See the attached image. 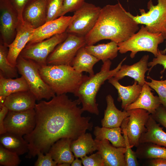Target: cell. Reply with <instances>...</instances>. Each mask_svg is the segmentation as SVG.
<instances>
[{
    "label": "cell",
    "mask_w": 166,
    "mask_h": 166,
    "mask_svg": "<svg viewBox=\"0 0 166 166\" xmlns=\"http://www.w3.org/2000/svg\"><path fill=\"white\" fill-rule=\"evenodd\" d=\"M98 152L103 159L104 166H126L125 147H116L106 139H95Z\"/></svg>",
    "instance_id": "cell-16"
},
{
    "label": "cell",
    "mask_w": 166,
    "mask_h": 166,
    "mask_svg": "<svg viewBox=\"0 0 166 166\" xmlns=\"http://www.w3.org/2000/svg\"><path fill=\"white\" fill-rule=\"evenodd\" d=\"M0 135V144L7 149L19 156L29 152L28 143L22 136L7 132Z\"/></svg>",
    "instance_id": "cell-27"
},
{
    "label": "cell",
    "mask_w": 166,
    "mask_h": 166,
    "mask_svg": "<svg viewBox=\"0 0 166 166\" xmlns=\"http://www.w3.org/2000/svg\"><path fill=\"white\" fill-rule=\"evenodd\" d=\"M151 82H145L158 94L161 104L166 107V79L158 81L152 79L149 76L147 77Z\"/></svg>",
    "instance_id": "cell-35"
},
{
    "label": "cell",
    "mask_w": 166,
    "mask_h": 166,
    "mask_svg": "<svg viewBox=\"0 0 166 166\" xmlns=\"http://www.w3.org/2000/svg\"><path fill=\"white\" fill-rule=\"evenodd\" d=\"M129 113L126 124L127 133L132 148H136L139 144L142 134L146 130V123L150 114L142 109H136L127 110Z\"/></svg>",
    "instance_id": "cell-13"
},
{
    "label": "cell",
    "mask_w": 166,
    "mask_h": 166,
    "mask_svg": "<svg viewBox=\"0 0 166 166\" xmlns=\"http://www.w3.org/2000/svg\"><path fill=\"white\" fill-rule=\"evenodd\" d=\"M16 66L18 73L26 80L30 91L37 100L42 99L48 100L56 96L41 77L39 72L40 65L34 61L23 58L19 55Z\"/></svg>",
    "instance_id": "cell-6"
},
{
    "label": "cell",
    "mask_w": 166,
    "mask_h": 166,
    "mask_svg": "<svg viewBox=\"0 0 166 166\" xmlns=\"http://www.w3.org/2000/svg\"><path fill=\"white\" fill-rule=\"evenodd\" d=\"M106 100L107 107L101 120L102 126L110 128L121 127L123 121L129 117V113L126 110L122 111L117 109L111 95L107 96Z\"/></svg>",
    "instance_id": "cell-22"
},
{
    "label": "cell",
    "mask_w": 166,
    "mask_h": 166,
    "mask_svg": "<svg viewBox=\"0 0 166 166\" xmlns=\"http://www.w3.org/2000/svg\"><path fill=\"white\" fill-rule=\"evenodd\" d=\"M82 162L81 160L78 159V158H75L71 164L72 166H82Z\"/></svg>",
    "instance_id": "cell-45"
},
{
    "label": "cell",
    "mask_w": 166,
    "mask_h": 166,
    "mask_svg": "<svg viewBox=\"0 0 166 166\" xmlns=\"http://www.w3.org/2000/svg\"><path fill=\"white\" fill-rule=\"evenodd\" d=\"M122 133L121 127L110 128L97 126L94 128L93 132L95 139H106L115 147H125L124 139Z\"/></svg>",
    "instance_id": "cell-30"
},
{
    "label": "cell",
    "mask_w": 166,
    "mask_h": 166,
    "mask_svg": "<svg viewBox=\"0 0 166 166\" xmlns=\"http://www.w3.org/2000/svg\"><path fill=\"white\" fill-rule=\"evenodd\" d=\"M40 152L37 154L38 158L35 162V166H56L57 164L52 158L50 154L48 152L44 154Z\"/></svg>",
    "instance_id": "cell-39"
},
{
    "label": "cell",
    "mask_w": 166,
    "mask_h": 166,
    "mask_svg": "<svg viewBox=\"0 0 166 166\" xmlns=\"http://www.w3.org/2000/svg\"><path fill=\"white\" fill-rule=\"evenodd\" d=\"M34 30L32 26L25 22H20L14 39L8 46L7 60L12 66L16 67L17 58L31 38Z\"/></svg>",
    "instance_id": "cell-15"
},
{
    "label": "cell",
    "mask_w": 166,
    "mask_h": 166,
    "mask_svg": "<svg viewBox=\"0 0 166 166\" xmlns=\"http://www.w3.org/2000/svg\"><path fill=\"white\" fill-rule=\"evenodd\" d=\"M31 0H9L17 11L19 19L21 22H23L22 17L23 10Z\"/></svg>",
    "instance_id": "cell-42"
},
{
    "label": "cell",
    "mask_w": 166,
    "mask_h": 166,
    "mask_svg": "<svg viewBox=\"0 0 166 166\" xmlns=\"http://www.w3.org/2000/svg\"><path fill=\"white\" fill-rule=\"evenodd\" d=\"M30 91L29 86L24 77L21 76L15 79L4 77L0 72V108L4 106L6 98L18 92Z\"/></svg>",
    "instance_id": "cell-23"
},
{
    "label": "cell",
    "mask_w": 166,
    "mask_h": 166,
    "mask_svg": "<svg viewBox=\"0 0 166 166\" xmlns=\"http://www.w3.org/2000/svg\"><path fill=\"white\" fill-rule=\"evenodd\" d=\"M154 5L152 0L147 3L149 10L146 12L140 9V15L134 16L129 12L127 14L138 24L144 25L150 32L160 33L166 39V0H157Z\"/></svg>",
    "instance_id": "cell-7"
},
{
    "label": "cell",
    "mask_w": 166,
    "mask_h": 166,
    "mask_svg": "<svg viewBox=\"0 0 166 166\" xmlns=\"http://www.w3.org/2000/svg\"><path fill=\"white\" fill-rule=\"evenodd\" d=\"M139 30V24L119 2L101 8L95 26L85 38L87 45H93L104 39L118 44L128 39Z\"/></svg>",
    "instance_id": "cell-2"
},
{
    "label": "cell",
    "mask_w": 166,
    "mask_h": 166,
    "mask_svg": "<svg viewBox=\"0 0 166 166\" xmlns=\"http://www.w3.org/2000/svg\"><path fill=\"white\" fill-rule=\"evenodd\" d=\"M85 47L89 53L103 62L114 59L117 56L119 51L117 43L112 41L95 45H86Z\"/></svg>",
    "instance_id": "cell-29"
},
{
    "label": "cell",
    "mask_w": 166,
    "mask_h": 166,
    "mask_svg": "<svg viewBox=\"0 0 166 166\" xmlns=\"http://www.w3.org/2000/svg\"><path fill=\"white\" fill-rule=\"evenodd\" d=\"M48 0H31L25 7L22 13L23 21L34 29L46 22L47 5Z\"/></svg>",
    "instance_id": "cell-17"
},
{
    "label": "cell",
    "mask_w": 166,
    "mask_h": 166,
    "mask_svg": "<svg viewBox=\"0 0 166 166\" xmlns=\"http://www.w3.org/2000/svg\"><path fill=\"white\" fill-rule=\"evenodd\" d=\"M164 39L162 34L150 32L143 25L137 33L127 40L117 44L119 52L124 54L130 51V56L132 58L141 51L150 52L156 57L158 54V45Z\"/></svg>",
    "instance_id": "cell-5"
},
{
    "label": "cell",
    "mask_w": 166,
    "mask_h": 166,
    "mask_svg": "<svg viewBox=\"0 0 166 166\" xmlns=\"http://www.w3.org/2000/svg\"><path fill=\"white\" fill-rule=\"evenodd\" d=\"M101 8L84 2L74 12L66 32L85 37L95 26Z\"/></svg>",
    "instance_id": "cell-8"
},
{
    "label": "cell",
    "mask_w": 166,
    "mask_h": 166,
    "mask_svg": "<svg viewBox=\"0 0 166 166\" xmlns=\"http://www.w3.org/2000/svg\"><path fill=\"white\" fill-rule=\"evenodd\" d=\"M135 152L140 159H166V148L152 143L140 144Z\"/></svg>",
    "instance_id": "cell-31"
},
{
    "label": "cell",
    "mask_w": 166,
    "mask_h": 166,
    "mask_svg": "<svg viewBox=\"0 0 166 166\" xmlns=\"http://www.w3.org/2000/svg\"><path fill=\"white\" fill-rule=\"evenodd\" d=\"M100 60L89 53L85 46L80 48L72 61L70 65L77 72H85L89 76L94 75L93 67Z\"/></svg>",
    "instance_id": "cell-26"
},
{
    "label": "cell",
    "mask_w": 166,
    "mask_h": 166,
    "mask_svg": "<svg viewBox=\"0 0 166 166\" xmlns=\"http://www.w3.org/2000/svg\"><path fill=\"white\" fill-rule=\"evenodd\" d=\"M145 126L146 130L142 134L140 144L150 143L166 147V132L150 114Z\"/></svg>",
    "instance_id": "cell-25"
},
{
    "label": "cell",
    "mask_w": 166,
    "mask_h": 166,
    "mask_svg": "<svg viewBox=\"0 0 166 166\" xmlns=\"http://www.w3.org/2000/svg\"><path fill=\"white\" fill-rule=\"evenodd\" d=\"M152 89L145 82L142 86L140 93L136 100L126 108L127 111L136 109H144L153 114L161 104L158 96H154Z\"/></svg>",
    "instance_id": "cell-20"
},
{
    "label": "cell",
    "mask_w": 166,
    "mask_h": 166,
    "mask_svg": "<svg viewBox=\"0 0 166 166\" xmlns=\"http://www.w3.org/2000/svg\"><path fill=\"white\" fill-rule=\"evenodd\" d=\"M44 81L57 95L73 94L86 75L75 70L70 65H46L39 68Z\"/></svg>",
    "instance_id": "cell-4"
},
{
    "label": "cell",
    "mask_w": 166,
    "mask_h": 166,
    "mask_svg": "<svg viewBox=\"0 0 166 166\" xmlns=\"http://www.w3.org/2000/svg\"><path fill=\"white\" fill-rule=\"evenodd\" d=\"M127 120L128 117L123 121L121 126L124 141L125 148L124 157L126 166H138L139 165V163L137 158L135 152L132 149V148L129 144L127 133L126 124Z\"/></svg>",
    "instance_id": "cell-33"
},
{
    "label": "cell",
    "mask_w": 166,
    "mask_h": 166,
    "mask_svg": "<svg viewBox=\"0 0 166 166\" xmlns=\"http://www.w3.org/2000/svg\"><path fill=\"white\" fill-rule=\"evenodd\" d=\"M8 47L0 42V69L3 76L7 78H17L18 70L16 67L12 66L7 60Z\"/></svg>",
    "instance_id": "cell-32"
},
{
    "label": "cell",
    "mask_w": 166,
    "mask_h": 166,
    "mask_svg": "<svg viewBox=\"0 0 166 166\" xmlns=\"http://www.w3.org/2000/svg\"><path fill=\"white\" fill-rule=\"evenodd\" d=\"M157 64L162 65L164 67L163 69L160 73L162 75L166 69V54H162L159 49L157 57L154 58L152 61L148 63V66H150V67L149 68L148 74L152 68Z\"/></svg>",
    "instance_id": "cell-41"
},
{
    "label": "cell",
    "mask_w": 166,
    "mask_h": 166,
    "mask_svg": "<svg viewBox=\"0 0 166 166\" xmlns=\"http://www.w3.org/2000/svg\"><path fill=\"white\" fill-rule=\"evenodd\" d=\"M86 45L85 37L68 34L66 39L58 45L48 56L47 65H70L79 49Z\"/></svg>",
    "instance_id": "cell-9"
},
{
    "label": "cell",
    "mask_w": 166,
    "mask_h": 166,
    "mask_svg": "<svg viewBox=\"0 0 166 166\" xmlns=\"http://www.w3.org/2000/svg\"><path fill=\"white\" fill-rule=\"evenodd\" d=\"M80 158L84 166H104L103 159L98 152L89 156L85 155Z\"/></svg>",
    "instance_id": "cell-37"
},
{
    "label": "cell",
    "mask_w": 166,
    "mask_h": 166,
    "mask_svg": "<svg viewBox=\"0 0 166 166\" xmlns=\"http://www.w3.org/2000/svg\"><path fill=\"white\" fill-rule=\"evenodd\" d=\"M63 7V0H48L46 22L54 20L60 17Z\"/></svg>",
    "instance_id": "cell-36"
},
{
    "label": "cell",
    "mask_w": 166,
    "mask_h": 166,
    "mask_svg": "<svg viewBox=\"0 0 166 166\" xmlns=\"http://www.w3.org/2000/svg\"><path fill=\"white\" fill-rule=\"evenodd\" d=\"M151 115L157 123L166 128V107L161 105L153 114Z\"/></svg>",
    "instance_id": "cell-40"
},
{
    "label": "cell",
    "mask_w": 166,
    "mask_h": 166,
    "mask_svg": "<svg viewBox=\"0 0 166 166\" xmlns=\"http://www.w3.org/2000/svg\"><path fill=\"white\" fill-rule=\"evenodd\" d=\"M21 162L19 155L0 144V165L4 166H17Z\"/></svg>",
    "instance_id": "cell-34"
},
{
    "label": "cell",
    "mask_w": 166,
    "mask_h": 166,
    "mask_svg": "<svg viewBox=\"0 0 166 166\" xmlns=\"http://www.w3.org/2000/svg\"><path fill=\"white\" fill-rule=\"evenodd\" d=\"M109 83L112 84L117 90L118 93L117 100L121 102V108L125 110L127 107L134 102L140 95L142 86L134 81L131 85L124 86L121 85L113 77L108 80Z\"/></svg>",
    "instance_id": "cell-21"
},
{
    "label": "cell",
    "mask_w": 166,
    "mask_h": 166,
    "mask_svg": "<svg viewBox=\"0 0 166 166\" xmlns=\"http://www.w3.org/2000/svg\"><path fill=\"white\" fill-rule=\"evenodd\" d=\"M84 2V0H63V7L60 16L69 12H74Z\"/></svg>",
    "instance_id": "cell-38"
},
{
    "label": "cell",
    "mask_w": 166,
    "mask_h": 166,
    "mask_svg": "<svg viewBox=\"0 0 166 166\" xmlns=\"http://www.w3.org/2000/svg\"><path fill=\"white\" fill-rule=\"evenodd\" d=\"M68 35V33L65 32L40 42L27 44L20 55L23 58L34 61L40 66L46 65L48 56Z\"/></svg>",
    "instance_id": "cell-10"
},
{
    "label": "cell",
    "mask_w": 166,
    "mask_h": 166,
    "mask_svg": "<svg viewBox=\"0 0 166 166\" xmlns=\"http://www.w3.org/2000/svg\"><path fill=\"white\" fill-rule=\"evenodd\" d=\"M4 125L7 132L22 136L30 134L36 125L34 109L21 112L9 110L4 120Z\"/></svg>",
    "instance_id": "cell-12"
},
{
    "label": "cell",
    "mask_w": 166,
    "mask_h": 166,
    "mask_svg": "<svg viewBox=\"0 0 166 166\" xmlns=\"http://www.w3.org/2000/svg\"><path fill=\"white\" fill-rule=\"evenodd\" d=\"M72 140L68 138L61 139L54 143L50 147L48 152L53 160L57 164L71 165L74 160L71 145Z\"/></svg>",
    "instance_id": "cell-24"
},
{
    "label": "cell",
    "mask_w": 166,
    "mask_h": 166,
    "mask_svg": "<svg viewBox=\"0 0 166 166\" xmlns=\"http://www.w3.org/2000/svg\"><path fill=\"white\" fill-rule=\"evenodd\" d=\"M36 100L35 96L30 91L19 92L7 97L4 105L9 111H23L34 109Z\"/></svg>",
    "instance_id": "cell-19"
},
{
    "label": "cell",
    "mask_w": 166,
    "mask_h": 166,
    "mask_svg": "<svg viewBox=\"0 0 166 166\" xmlns=\"http://www.w3.org/2000/svg\"><path fill=\"white\" fill-rule=\"evenodd\" d=\"M8 111V109L4 105L0 108V135L6 132L4 125V121Z\"/></svg>",
    "instance_id": "cell-43"
},
{
    "label": "cell",
    "mask_w": 166,
    "mask_h": 166,
    "mask_svg": "<svg viewBox=\"0 0 166 166\" xmlns=\"http://www.w3.org/2000/svg\"><path fill=\"white\" fill-rule=\"evenodd\" d=\"M20 22L9 0H0V42L7 46L10 44L16 36Z\"/></svg>",
    "instance_id": "cell-11"
},
{
    "label": "cell",
    "mask_w": 166,
    "mask_h": 166,
    "mask_svg": "<svg viewBox=\"0 0 166 166\" xmlns=\"http://www.w3.org/2000/svg\"><path fill=\"white\" fill-rule=\"evenodd\" d=\"M126 57L123 59L117 67L110 70L112 62L108 60L104 62L100 71L93 76H86L77 90L74 94L78 97L82 104V109L90 113L98 115V104L96 103V96L101 86L105 82L113 77L120 69Z\"/></svg>",
    "instance_id": "cell-3"
},
{
    "label": "cell",
    "mask_w": 166,
    "mask_h": 166,
    "mask_svg": "<svg viewBox=\"0 0 166 166\" xmlns=\"http://www.w3.org/2000/svg\"><path fill=\"white\" fill-rule=\"evenodd\" d=\"M160 52L163 54H165L166 53V46L165 49L163 50H160Z\"/></svg>",
    "instance_id": "cell-46"
},
{
    "label": "cell",
    "mask_w": 166,
    "mask_h": 166,
    "mask_svg": "<svg viewBox=\"0 0 166 166\" xmlns=\"http://www.w3.org/2000/svg\"><path fill=\"white\" fill-rule=\"evenodd\" d=\"M71 17L61 16L54 20L46 22L34 29L32 37L27 44L40 42L56 35L66 32Z\"/></svg>",
    "instance_id": "cell-14"
},
{
    "label": "cell",
    "mask_w": 166,
    "mask_h": 166,
    "mask_svg": "<svg viewBox=\"0 0 166 166\" xmlns=\"http://www.w3.org/2000/svg\"><path fill=\"white\" fill-rule=\"evenodd\" d=\"M71 150L75 158H81L97 150L95 140L90 133H85L72 141Z\"/></svg>",
    "instance_id": "cell-28"
},
{
    "label": "cell",
    "mask_w": 166,
    "mask_h": 166,
    "mask_svg": "<svg viewBox=\"0 0 166 166\" xmlns=\"http://www.w3.org/2000/svg\"><path fill=\"white\" fill-rule=\"evenodd\" d=\"M147 164L150 166H166V159L154 158L147 160Z\"/></svg>",
    "instance_id": "cell-44"
},
{
    "label": "cell",
    "mask_w": 166,
    "mask_h": 166,
    "mask_svg": "<svg viewBox=\"0 0 166 166\" xmlns=\"http://www.w3.org/2000/svg\"><path fill=\"white\" fill-rule=\"evenodd\" d=\"M149 58L148 55H145L138 62L133 65H122L113 77L119 81L125 77H129L142 86L146 81L145 74L149 70L148 68Z\"/></svg>",
    "instance_id": "cell-18"
},
{
    "label": "cell",
    "mask_w": 166,
    "mask_h": 166,
    "mask_svg": "<svg viewBox=\"0 0 166 166\" xmlns=\"http://www.w3.org/2000/svg\"><path fill=\"white\" fill-rule=\"evenodd\" d=\"M81 103L78 99L72 100L64 94L36 104L35 127L31 132L23 136L29 144L26 157H34L40 152H48L52 145L61 139L73 141L87 130H91V118L82 116L84 111L78 106Z\"/></svg>",
    "instance_id": "cell-1"
}]
</instances>
